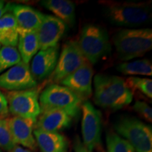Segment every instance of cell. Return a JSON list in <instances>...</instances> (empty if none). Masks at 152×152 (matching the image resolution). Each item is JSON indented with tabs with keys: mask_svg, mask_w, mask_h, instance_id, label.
<instances>
[{
	"mask_svg": "<svg viewBox=\"0 0 152 152\" xmlns=\"http://www.w3.org/2000/svg\"><path fill=\"white\" fill-rule=\"evenodd\" d=\"M16 145L9 130L8 119L0 118V149L9 152Z\"/></svg>",
	"mask_w": 152,
	"mask_h": 152,
	"instance_id": "cell-25",
	"label": "cell"
},
{
	"mask_svg": "<svg viewBox=\"0 0 152 152\" xmlns=\"http://www.w3.org/2000/svg\"><path fill=\"white\" fill-rule=\"evenodd\" d=\"M120 73L128 75H152V64L148 59H140L130 62H125L118 64L116 67Z\"/></svg>",
	"mask_w": 152,
	"mask_h": 152,
	"instance_id": "cell-21",
	"label": "cell"
},
{
	"mask_svg": "<svg viewBox=\"0 0 152 152\" xmlns=\"http://www.w3.org/2000/svg\"><path fill=\"white\" fill-rule=\"evenodd\" d=\"M21 61L16 47H2L0 48V74Z\"/></svg>",
	"mask_w": 152,
	"mask_h": 152,
	"instance_id": "cell-23",
	"label": "cell"
},
{
	"mask_svg": "<svg viewBox=\"0 0 152 152\" xmlns=\"http://www.w3.org/2000/svg\"><path fill=\"white\" fill-rule=\"evenodd\" d=\"M106 152H135L125 139L113 131H109L106 136Z\"/></svg>",
	"mask_w": 152,
	"mask_h": 152,
	"instance_id": "cell-22",
	"label": "cell"
},
{
	"mask_svg": "<svg viewBox=\"0 0 152 152\" xmlns=\"http://www.w3.org/2000/svg\"><path fill=\"white\" fill-rule=\"evenodd\" d=\"M94 85V102L103 109L116 111L132 102V92L122 77L97 74Z\"/></svg>",
	"mask_w": 152,
	"mask_h": 152,
	"instance_id": "cell-1",
	"label": "cell"
},
{
	"mask_svg": "<svg viewBox=\"0 0 152 152\" xmlns=\"http://www.w3.org/2000/svg\"><path fill=\"white\" fill-rule=\"evenodd\" d=\"M82 52L90 64H95L111 52L109 35L104 28L88 24L82 30L78 42Z\"/></svg>",
	"mask_w": 152,
	"mask_h": 152,
	"instance_id": "cell-6",
	"label": "cell"
},
{
	"mask_svg": "<svg viewBox=\"0 0 152 152\" xmlns=\"http://www.w3.org/2000/svg\"><path fill=\"white\" fill-rule=\"evenodd\" d=\"M40 88L7 92L5 94L9 111L14 116L28 119H37L41 114L39 104Z\"/></svg>",
	"mask_w": 152,
	"mask_h": 152,
	"instance_id": "cell-7",
	"label": "cell"
},
{
	"mask_svg": "<svg viewBox=\"0 0 152 152\" xmlns=\"http://www.w3.org/2000/svg\"><path fill=\"white\" fill-rule=\"evenodd\" d=\"M9 4H6L4 1L0 0V18L4 15L6 13L9 12Z\"/></svg>",
	"mask_w": 152,
	"mask_h": 152,
	"instance_id": "cell-29",
	"label": "cell"
},
{
	"mask_svg": "<svg viewBox=\"0 0 152 152\" xmlns=\"http://www.w3.org/2000/svg\"><path fill=\"white\" fill-rule=\"evenodd\" d=\"M81 110L83 143L92 152L101 142L102 113L88 101L83 103Z\"/></svg>",
	"mask_w": 152,
	"mask_h": 152,
	"instance_id": "cell-9",
	"label": "cell"
},
{
	"mask_svg": "<svg viewBox=\"0 0 152 152\" xmlns=\"http://www.w3.org/2000/svg\"><path fill=\"white\" fill-rule=\"evenodd\" d=\"M67 29V25L51 15H45L37 31L39 49L51 48L58 45Z\"/></svg>",
	"mask_w": 152,
	"mask_h": 152,
	"instance_id": "cell-11",
	"label": "cell"
},
{
	"mask_svg": "<svg viewBox=\"0 0 152 152\" xmlns=\"http://www.w3.org/2000/svg\"><path fill=\"white\" fill-rule=\"evenodd\" d=\"M39 102L41 112L50 109L62 110L76 118L80 113L83 99L68 87L53 83L41 92Z\"/></svg>",
	"mask_w": 152,
	"mask_h": 152,
	"instance_id": "cell-5",
	"label": "cell"
},
{
	"mask_svg": "<svg viewBox=\"0 0 152 152\" xmlns=\"http://www.w3.org/2000/svg\"><path fill=\"white\" fill-rule=\"evenodd\" d=\"M37 82L30 71L29 64L19 62L0 75V89L12 92L35 88Z\"/></svg>",
	"mask_w": 152,
	"mask_h": 152,
	"instance_id": "cell-10",
	"label": "cell"
},
{
	"mask_svg": "<svg viewBox=\"0 0 152 152\" xmlns=\"http://www.w3.org/2000/svg\"><path fill=\"white\" fill-rule=\"evenodd\" d=\"M0 48H1V45H0Z\"/></svg>",
	"mask_w": 152,
	"mask_h": 152,
	"instance_id": "cell-32",
	"label": "cell"
},
{
	"mask_svg": "<svg viewBox=\"0 0 152 152\" xmlns=\"http://www.w3.org/2000/svg\"><path fill=\"white\" fill-rule=\"evenodd\" d=\"M73 120L71 115L62 110H47L41 112L40 116L37 120L35 128L47 132H58L71 128Z\"/></svg>",
	"mask_w": 152,
	"mask_h": 152,
	"instance_id": "cell-16",
	"label": "cell"
},
{
	"mask_svg": "<svg viewBox=\"0 0 152 152\" xmlns=\"http://www.w3.org/2000/svg\"><path fill=\"white\" fill-rule=\"evenodd\" d=\"M9 113L8 102L5 94L0 91V118L7 117Z\"/></svg>",
	"mask_w": 152,
	"mask_h": 152,
	"instance_id": "cell-27",
	"label": "cell"
},
{
	"mask_svg": "<svg viewBox=\"0 0 152 152\" xmlns=\"http://www.w3.org/2000/svg\"><path fill=\"white\" fill-rule=\"evenodd\" d=\"M125 83L131 91L132 89L138 90L149 98H152V80L151 79L131 76L127 78Z\"/></svg>",
	"mask_w": 152,
	"mask_h": 152,
	"instance_id": "cell-24",
	"label": "cell"
},
{
	"mask_svg": "<svg viewBox=\"0 0 152 152\" xmlns=\"http://www.w3.org/2000/svg\"><path fill=\"white\" fill-rule=\"evenodd\" d=\"M0 152H4V151H2V150H1V149H0Z\"/></svg>",
	"mask_w": 152,
	"mask_h": 152,
	"instance_id": "cell-31",
	"label": "cell"
},
{
	"mask_svg": "<svg viewBox=\"0 0 152 152\" xmlns=\"http://www.w3.org/2000/svg\"><path fill=\"white\" fill-rule=\"evenodd\" d=\"M9 152H34L33 151H31V150L26 149V148L22 147L19 145H16L14 147V149L11 150Z\"/></svg>",
	"mask_w": 152,
	"mask_h": 152,
	"instance_id": "cell-30",
	"label": "cell"
},
{
	"mask_svg": "<svg viewBox=\"0 0 152 152\" xmlns=\"http://www.w3.org/2000/svg\"><path fill=\"white\" fill-rule=\"evenodd\" d=\"M18 47L21 61L25 64H29L39 50L37 32L19 35Z\"/></svg>",
	"mask_w": 152,
	"mask_h": 152,
	"instance_id": "cell-20",
	"label": "cell"
},
{
	"mask_svg": "<svg viewBox=\"0 0 152 152\" xmlns=\"http://www.w3.org/2000/svg\"><path fill=\"white\" fill-rule=\"evenodd\" d=\"M104 13L112 24L123 27H137L151 20V7L145 2L103 1Z\"/></svg>",
	"mask_w": 152,
	"mask_h": 152,
	"instance_id": "cell-2",
	"label": "cell"
},
{
	"mask_svg": "<svg viewBox=\"0 0 152 152\" xmlns=\"http://www.w3.org/2000/svg\"><path fill=\"white\" fill-rule=\"evenodd\" d=\"M93 74L92 65L87 61L81 67L70 74L60 83L84 100L90 97L92 94Z\"/></svg>",
	"mask_w": 152,
	"mask_h": 152,
	"instance_id": "cell-12",
	"label": "cell"
},
{
	"mask_svg": "<svg viewBox=\"0 0 152 152\" xmlns=\"http://www.w3.org/2000/svg\"><path fill=\"white\" fill-rule=\"evenodd\" d=\"M18 30L16 20L10 12L0 18V45L16 47L18 42Z\"/></svg>",
	"mask_w": 152,
	"mask_h": 152,
	"instance_id": "cell-19",
	"label": "cell"
},
{
	"mask_svg": "<svg viewBox=\"0 0 152 152\" xmlns=\"http://www.w3.org/2000/svg\"><path fill=\"white\" fill-rule=\"evenodd\" d=\"M86 61V58L80 48L78 42L68 41L63 47L56 68L50 75V80L56 83H61Z\"/></svg>",
	"mask_w": 152,
	"mask_h": 152,
	"instance_id": "cell-8",
	"label": "cell"
},
{
	"mask_svg": "<svg viewBox=\"0 0 152 152\" xmlns=\"http://www.w3.org/2000/svg\"><path fill=\"white\" fill-rule=\"evenodd\" d=\"M113 128L135 152H152V128L149 125L129 115L117 118Z\"/></svg>",
	"mask_w": 152,
	"mask_h": 152,
	"instance_id": "cell-4",
	"label": "cell"
},
{
	"mask_svg": "<svg viewBox=\"0 0 152 152\" xmlns=\"http://www.w3.org/2000/svg\"><path fill=\"white\" fill-rule=\"evenodd\" d=\"M8 119L9 128L15 144H20L26 149L35 151L37 146L33 131L37 119L23 118L13 116Z\"/></svg>",
	"mask_w": 152,
	"mask_h": 152,
	"instance_id": "cell-14",
	"label": "cell"
},
{
	"mask_svg": "<svg viewBox=\"0 0 152 152\" xmlns=\"http://www.w3.org/2000/svg\"><path fill=\"white\" fill-rule=\"evenodd\" d=\"M132 109L141 115L144 119L147 120L148 122H152V109L151 106H149L146 102L137 101L134 103Z\"/></svg>",
	"mask_w": 152,
	"mask_h": 152,
	"instance_id": "cell-26",
	"label": "cell"
},
{
	"mask_svg": "<svg viewBox=\"0 0 152 152\" xmlns=\"http://www.w3.org/2000/svg\"><path fill=\"white\" fill-rule=\"evenodd\" d=\"M41 5L52 12L66 25L73 26L75 23V7L68 0H45Z\"/></svg>",
	"mask_w": 152,
	"mask_h": 152,
	"instance_id": "cell-18",
	"label": "cell"
},
{
	"mask_svg": "<svg viewBox=\"0 0 152 152\" xmlns=\"http://www.w3.org/2000/svg\"><path fill=\"white\" fill-rule=\"evenodd\" d=\"M8 9L16 20L19 35L37 32L45 16L37 9L23 4H9Z\"/></svg>",
	"mask_w": 152,
	"mask_h": 152,
	"instance_id": "cell-13",
	"label": "cell"
},
{
	"mask_svg": "<svg viewBox=\"0 0 152 152\" xmlns=\"http://www.w3.org/2000/svg\"><path fill=\"white\" fill-rule=\"evenodd\" d=\"M73 149L75 152H90L85 147L78 135L75 136L73 141Z\"/></svg>",
	"mask_w": 152,
	"mask_h": 152,
	"instance_id": "cell-28",
	"label": "cell"
},
{
	"mask_svg": "<svg viewBox=\"0 0 152 152\" xmlns=\"http://www.w3.org/2000/svg\"><path fill=\"white\" fill-rule=\"evenodd\" d=\"M113 42L120 59L129 61L143 56L152 48L151 28L123 29L113 37Z\"/></svg>",
	"mask_w": 152,
	"mask_h": 152,
	"instance_id": "cell-3",
	"label": "cell"
},
{
	"mask_svg": "<svg viewBox=\"0 0 152 152\" xmlns=\"http://www.w3.org/2000/svg\"><path fill=\"white\" fill-rule=\"evenodd\" d=\"M33 134L41 152H68L69 142L64 134L37 128L34 130Z\"/></svg>",
	"mask_w": 152,
	"mask_h": 152,
	"instance_id": "cell-17",
	"label": "cell"
},
{
	"mask_svg": "<svg viewBox=\"0 0 152 152\" xmlns=\"http://www.w3.org/2000/svg\"><path fill=\"white\" fill-rule=\"evenodd\" d=\"M59 49V45H57L40 50L33 57L30 69L36 81L43 80L52 75L58 61Z\"/></svg>",
	"mask_w": 152,
	"mask_h": 152,
	"instance_id": "cell-15",
	"label": "cell"
}]
</instances>
